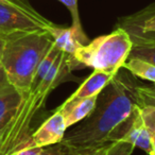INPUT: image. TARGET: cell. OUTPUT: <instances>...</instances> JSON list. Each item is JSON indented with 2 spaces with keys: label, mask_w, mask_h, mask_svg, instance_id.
I'll list each match as a JSON object with an SVG mask.
<instances>
[{
  "label": "cell",
  "mask_w": 155,
  "mask_h": 155,
  "mask_svg": "<svg viewBox=\"0 0 155 155\" xmlns=\"http://www.w3.org/2000/svg\"><path fill=\"white\" fill-rule=\"evenodd\" d=\"M127 88L115 77L98 95L93 112L79 127L65 134L63 143L72 149H91L110 142V134L131 114L136 104Z\"/></svg>",
  "instance_id": "obj_1"
},
{
  "label": "cell",
  "mask_w": 155,
  "mask_h": 155,
  "mask_svg": "<svg viewBox=\"0 0 155 155\" xmlns=\"http://www.w3.org/2000/svg\"><path fill=\"white\" fill-rule=\"evenodd\" d=\"M69 55L61 51L38 86L22 95L21 101L5 129L0 155H13L31 136V122L44 107L49 94L66 81L72 71Z\"/></svg>",
  "instance_id": "obj_2"
},
{
  "label": "cell",
  "mask_w": 155,
  "mask_h": 155,
  "mask_svg": "<svg viewBox=\"0 0 155 155\" xmlns=\"http://www.w3.org/2000/svg\"><path fill=\"white\" fill-rule=\"evenodd\" d=\"M5 37L0 64L10 84L25 95L30 91L35 71L53 45V38L48 31L13 33Z\"/></svg>",
  "instance_id": "obj_3"
},
{
  "label": "cell",
  "mask_w": 155,
  "mask_h": 155,
  "mask_svg": "<svg viewBox=\"0 0 155 155\" xmlns=\"http://www.w3.org/2000/svg\"><path fill=\"white\" fill-rule=\"evenodd\" d=\"M132 47L133 39L130 33L119 28L110 34L99 36L81 46L74 52L72 58L77 69L91 67L94 70L117 75L129 58Z\"/></svg>",
  "instance_id": "obj_4"
},
{
  "label": "cell",
  "mask_w": 155,
  "mask_h": 155,
  "mask_svg": "<svg viewBox=\"0 0 155 155\" xmlns=\"http://www.w3.org/2000/svg\"><path fill=\"white\" fill-rule=\"evenodd\" d=\"M52 22L19 0H0V34L47 31Z\"/></svg>",
  "instance_id": "obj_5"
},
{
  "label": "cell",
  "mask_w": 155,
  "mask_h": 155,
  "mask_svg": "<svg viewBox=\"0 0 155 155\" xmlns=\"http://www.w3.org/2000/svg\"><path fill=\"white\" fill-rule=\"evenodd\" d=\"M110 142L125 141L151 154V133L144 125L141 117V108L136 103L132 113L114 130L108 138Z\"/></svg>",
  "instance_id": "obj_6"
},
{
  "label": "cell",
  "mask_w": 155,
  "mask_h": 155,
  "mask_svg": "<svg viewBox=\"0 0 155 155\" xmlns=\"http://www.w3.org/2000/svg\"><path fill=\"white\" fill-rule=\"evenodd\" d=\"M67 129L68 127L66 125L64 116L60 112L55 110L53 115H51L36 131L31 134L29 139L18 150L34 147L46 148L48 146L58 143L64 138Z\"/></svg>",
  "instance_id": "obj_7"
},
{
  "label": "cell",
  "mask_w": 155,
  "mask_h": 155,
  "mask_svg": "<svg viewBox=\"0 0 155 155\" xmlns=\"http://www.w3.org/2000/svg\"><path fill=\"white\" fill-rule=\"evenodd\" d=\"M116 75L100 70H94L93 73L79 86V88L56 110L61 114L66 113L71 106L88 98L98 96Z\"/></svg>",
  "instance_id": "obj_8"
},
{
  "label": "cell",
  "mask_w": 155,
  "mask_h": 155,
  "mask_svg": "<svg viewBox=\"0 0 155 155\" xmlns=\"http://www.w3.org/2000/svg\"><path fill=\"white\" fill-rule=\"evenodd\" d=\"M47 31L53 38V43L61 51L73 55L81 46L86 45L85 41L78 34L77 31L71 28H61L51 24Z\"/></svg>",
  "instance_id": "obj_9"
},
{
  "label": "cell",
  "mask_w": 155,
  "mask_h": 155,
  "mask_svg": "<svg viewBox=\"0 0 155 155\" xmlns=\"http://www.w3.org/2000/svg\"><path fill=\"white\" fill-rule=\"evenodd\" d=\"M21 98L22 95L13 86L0 94V130L5 129Z\"/></svg>",
  "instance_id": "obj_10"
},
{
  "label": "cell",
  "mask_w": 155,
  "mask_h": 155,
  "mask_svg": "<svg viewBox=\"0 0 155 155\" xmlns=\"http://www.w3.org/2000/svg\"><path fill=\"white\" fill-rule=\"evenodd\" d=\"M97 98L98 96H95V97L83 100V101L71 106L66 113H64L63 116H64L65 121H66L67 127H70L71 125L84 120L95 108Z\"/></svg>",
  "instance_id": "obj_11"
},
{
  "label": "cell",
  "mask_w": 155,
  "mask_h": 155,
  "mask_svg": "<svg viewBox=\"0 0 155 155\" xmlns=\"http://www.w3.org/2000/svg\"><path fill=\"white\" fill-rule=\"evenodd\" d=\"M123 68L127 69L132 74L140 79L150 81L155 86V66L153 64L141 58L129 56L123 64Z\"/></svg>",
  "instance_id": "obj_12"
},
{
  "label": "cell",
  "mask_w": 155,
  "mask_h": 155,
  "mask_svg": "<svg viewBox=\"0 0 155 155\" xmlns=\"http://www.w3.org/2000/svg\"><path fill=\"white\" fill-rule=\"evenodd\" d=\"M61 50L56 47L55 45H52V47L49 49V51L47 52V54L45 55V58L41 60V62L39 63L38 67H37L36 71H35V74L33 77V80H32V84H31V88H34V87L38 86L39 83L43 81V79L46 77V74L48 73V71L50 70V68L52 67L53 63L55 62L56 58L60 54Z\"/></svg>",
  "instance_id": "obj_13"
},
{
  "label": "cell",
  "mask_w": 155,
  "mask_h": 155,
  "mask_svg": "<svg viewBox=\"0 0 155 155\" xmlns=\"http://www.w3.org/2000/svg\"><path fill=\"white\" fill-rule=\"evenodd\" d=\"M130 56L141 58L155 66V39H143L141 41H133Z\"/></svg>",
  "instance_id": "obj_14"
},
{
  "label": "cell",
  "mask_w": 155,
  "mask_h": 155,
  "mask_svg": "<svg viewBox=\"0 0 155 155\" xmlns=\"http://www.w3.org/2000/svg\"><path fill=\"white\" fill-rule=\"evenodd\" d=\"M60 2H62L67 9L69 10L72 17V28L77 31V33L80 35V37L85 41V44H88V38L85 35L84 31H83L82 25H81L80 15H79V10H78V0H58Z\"/></svg>",
  "instance_id": "obj_15"
},
{
  "label": "cell",
  "mask_w": 155,
  "mask_h": 155,
  "mask_svg": "<svg viewBox=\"0 0 155 155\" xmlns=\"http://www.w3.org/2000/svg\"><path fill=\"white\" fill-rule=\"evenodd\" d=\"M140 108L144 125L150 133H155V105H141Z\"/></svg>",
  "instance_id": "obj_16"
},
{
  "label": "cell",
  "mask_w": 155,
  "mask_h": 155,
  "mask_svg": "<svg viewBox=\"0 0 155 155\" xmlns=\"http://www.w3.org/2000/svg\"><path fill=\"white\" fill-rule=\"evenodd\" d=\"M73 151H74V149L66 146V144L61 141L58 143L44 148L41 155H71L73 153Z\"/></svg>",
  "instance_id": "obj_17"
},
{
  "label": "cell",
  "mask_w": 155,
  "mask_h": 155,
  "mask_svg": "<svg viewBox=\"0 0 155 155\" xmlns=\"http://www.w3.org/2000/svg\"><path fill=\"white\" fill-rule=\"evenodd\" d=\"M135 147L130 142L116 141L113 142L110 151L106 155H132Z\"/></svg>",
  "instance_id": "obj_18"
},
{
  "label": "cell",
  "mask_w": 155,
  "mask_h": 155,
  "mask_svg": "<svg viewBox=\"0 0 155 155\" xmlns=\"http://www.w3.org/2000/svg\"><path fill=\"white\" fill-rule=\"evenodd\" d=\"M112 143L113 142H107V143L102 144L100 147L91 149H74L71 155H106L110 151Z\"/></svg>",
  "instance_id": "obj_19"
},
{
  "label": "cell",
  "mask_w": 155,
  "mask_h": 155,
  "mask_svg": "<svg viewBox=\"0 0 155 155\" xmlns=\"http://www.w3.org/2000/svg\"><path fill=\"white\" fill-rule=\"evenodd\" d=\"M141 31L144 34H155V15L144 20L141 27Z\"/></svg>",
  "instance_id": "obj_20"
},
{
  "label": "cell",
  "mask_w": 155,
  "mask_h": 155,
  "mask_svg": "<svg viewBox=\"0 0 155 155\" xmlns=\"http://www.w3.org/2000/svg\"><path fill=\"white\" fill-rule=\"evenodd\" d=\"M11 86H12V85L10 84L7 73H5L2 65L0 64V94L2 93V91H7V89L9 88V87H11Z\"/></svg>",
  "instance_id": "obj_21"
},
{
  "label": "cell",
  "mask_w": 155,
  "mask_h": 155,
  "mask_svg": "<svg viewBox=\"0 0 155 155\" xmlns=\"http://www.w3.org/2000/svg\"><path fill=\"white\" fill-rule=\"evenodd\" d=\"M44 148H38V147H34V148H25L21 150H18L13 155H41L43 152Z\"/></svg>",
  "instance_id": "obj_22"
},
{
  "label": "cell",
  "mask_w": 155,
  "mask_h": 155,
  "mask_svg": "<svg viewBox=\"0 0 155 155\" xmlns=\"http://www.w3.org/2000/svg\"><path fill=\"white\" fill-rule=\"evenodd\" d=\"M5 35L0 34V60H1V56H2L3 48H5Z\"/></svg>",
  "instance_id": "obj_23"
},
{
  "label": "cell",
  "mask_w": 155,
  "mask_h": 155,
  "mask_svg": "<svg viewBox=\"0 0 155 155\" xmlns=\"http://www.w3.org/2000/svg\"><path fill=\"white\" fill-rule=\"evenodd\" d=\"M151 154L150 155H155V133H151Z\"/></svg>",
  "instance_id": "obj_24"
},
{
  "label": "cell",
  "mask_w": 155,
  "mask_h": 155,
  "mask_svg": "<svg viewBox=\"0 0 155 155\" xmlns=\"http://www.w3.org/2000/svg\"><path fill=\"white\" fill-rule=\"evenodd\" d=\"M3 135H5V129L0 130V146H1V142H2Z\"/></svg>",
  "instance_id": "obj_25"
}]
</instances>
